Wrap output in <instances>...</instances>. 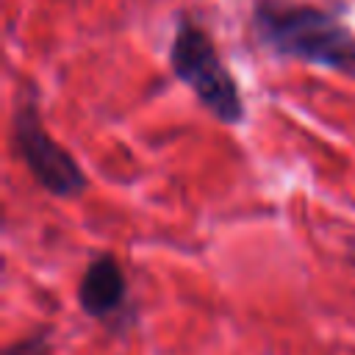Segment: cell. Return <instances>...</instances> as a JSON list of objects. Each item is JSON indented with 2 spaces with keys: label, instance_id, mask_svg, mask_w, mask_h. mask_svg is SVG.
I'll list each match as a JSON object with an SVG mask.
<instances>
[{
  "label": "cell",
  "instance_id": "cell-5",
  "mask_svg": "<svg viewBox=\"0 0 355 355\" xmlns=\"http://www.w3.org/2000/svg\"><path fill=\"white\" fill-rule=\"evenodd\" d=\"M47 352H50L47 336H31V338H25V341L11 344L3 355H47Z\"/></svg>",
  "mask_w": 355,
  "mask_h": 355
},
{
  "label": "cell",
  "instance_id": "cell-3",
  "mask_svg": "<svg viewBox=\"0 0 355 355\" xmlns=\"http://www.w3.org/2000/svg\"><path fill=\"white\" fill-rule=\"evenodd\" d=\"M14 141L22 153V161L36 175V180L55 197H78L86 189V178L75 158L53 141L44 130L39 111L31 100H19L14 111Z\"/></svg>",
  "mask_w": 355,
  "mask_h": 355
},
{
  "label": "cell",
  "instance_id": "cell-2",
  "mask_svg": "<svg viewBox=\"0 0 355 355\" xmlns=\"http://www.w3.org/2000/svg\"><path fill=\"white\" fill-rule=\"evenodd\" d=\"M169 64L178 80H183L216 119L239 122L244 116V103L230 69L219 58L208 33L191 19L178 22L169 47Z\"/></svg>",
  "mask_w": 355,
  "mask_h": 355
},
{
  "label": "cell",
  "instance_id": "cell-1",
  "mask_svg": "<svg viewBox=\"0 0 355 355\" xmlns=\"http://www.w3.org/2000/svg\"><path fill=\"white\" fill-rule=\"evenodd\" d=\"M252 31L277 55L300 58L355 78V36L330 11L294 0H258Z\"/></svg>",
  "mask_w": 355,
  "mask_h": 355
},
{
  "label": "cell",
  "instance_id": "cell-4",
  "mask_svg": "<svg viewBox=\"0 0 355 355\" xmlns=\"http://www.w3.org/2000/svg\"><path fill=\"white\" fill-rule=\"evenodd\" d=\"M125 294H128L125 275H122L119 263L111 255H100L86 266V272L80 277L78 300H80V308L89 316L111 319L114 313H119V308L125 302Z\"/></svg>",
  "mask_w": 355,
  "mask_h": 355
}]
</instances>
